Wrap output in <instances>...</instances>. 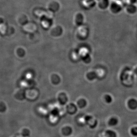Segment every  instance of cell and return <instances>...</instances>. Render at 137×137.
Segmentation results:
<instances>
[{"label": "cell", "mask_w": 137, "mask_h": 137, "mask_svg": "<svg viewBox=\"0 0 137 137\" xmlns=\"http://www.w3.org/2000/svg\"><path fill=\"white\" fill-rule=\"evenodd\" d=\"M85 121L88 125L91 128H94L97 126L98 122L95 120H93L92 117L90 116H87L85 118Z\"/></svg>", "instance_id": "6da1fadb"}, {"label": "cell", "mask_w": 137, "mask_h": 137, "mask_svg": "<svg viewBox=\"0 0 137 137\" xmlns=\"http://www.w3.org/2000/svg\"><path fill=\"white\" fill-rule=\"evenodd\" d=\"M63 134L66 136H68L72 134V130L71 127L69 126H66L63 128Z\"/></svg>", "instance_id": "7a4b0ae2"}, {"label": "cell", "mask_w": 137, "mask_h": 137, "mask_svg": "<svg viewBox=\"0 0 137 137\" xmlns=\"http://www.w3.org/2000/svg\"><path fill=\"white\" fill-rule=\"evenodd\" d=\"M106 137H117V134L115 132L111 130H107L105 132Z\"/></svg>", "instance_id": "3957f363"}, {"label": "cell", "mask_w": 137, "mask_h": 137, "mask_svg": "<svg viewBox=\"0 0 137 137\" xmlns=\"http://www.w3.org/2000/svg\"><path fill=\"white\" fill-rule=\"evenodd\" d=\"M118 123V120L115 118H112L110 119L108 122L109 125L110 126H114L117 125Z\"/></svg>", "instance_id": "277c9868"}, {"label": "cell", "mask_w": 137, "mask_h": 137, "mask_svg": "<svg viewBox=\"0 0 137 137\" xmlns=\"http://www.w3.org/2000/svg\"><path fill=\"white\" fill-rule=\"evenodd\" d=\"M131 133L132 135L134 136H137V128L134 127L132 128L131 130Z\"/></svg>", "instance_id": "5b68a950"}, {"label": "cell", "mask_w": 137, "mask_h": 137, "mask_svg": "<svg viewBox=\"0 0 137 137\" xmlns=\"http://www.w3.org/2000/svg\"><path fill=\"white\" fill-rule=\"evenodd\" d=\"M27 85V82L25 81H22L21 82V86L23 87H26Z\"/></svg>", "instance_id": "8992f818"}, {"label": "cell", "mask_w": 137, "mask_h": 137, "mask_svg": "<svg viewBox=\"0 0 137 137\" xmlns=\"http://www.w3.org/2000/svg\"><path fill=\"white\" fill-rule=\"evenodd\" d=\"M32 74L30 73H27V74L26 75V78L27 79H30L32 78Z\"/></svg>", "instance_id": "52a82bcc"}]
</instances>
